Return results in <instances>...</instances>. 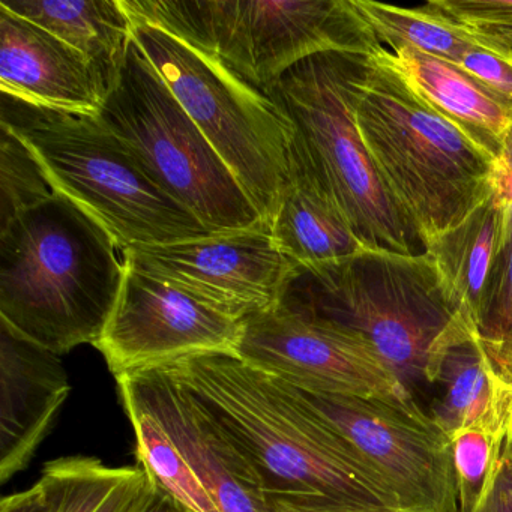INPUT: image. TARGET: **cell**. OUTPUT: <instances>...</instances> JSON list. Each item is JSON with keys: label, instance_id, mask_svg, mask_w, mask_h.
<instances>
[{"label": "cell", "instance_id": "obj_1", "mask_svg": "<svg viewBox=\"0 0 512 512\" xmlns=\"http://www.w3.org/2000/svg\"><path fill=\"white\" fill-rule=\"evenodd\" d=\"M254 461L269 491L404 509L394 491L293 386L229 353L161 365Z\"/></svg>", "mask_w": 512, "mask_h": 512}, {"label": "cell", "instance_id": "obj_2", "mask_svg": "<svg viewBox=\"0 0 512 512\" xmlns=\"http://www.w3.org/2000/svg\"><path fill=\"white\" fill-rule=\"evenodd\" d=\"M118 251L61 194L22 212L0 227V320L58 355L95 346L124 280Z\"/></svg>", "mask_w": 512, "mask_h": 512}, {"label": "cell", "instance_id": "obj_3", "mask_svg": "<svg viewBox=\"0 0 512 512\" xmlns=\"http://www.w3.org/2000/svg\"><path fill=\"white\" fill-rule=\"evenodd\" d=\"M356 124L422 251L493 190L497 157L422 100L379 53L356 88Z\"/></svg>", "mask_w": 512, "mask_h": 512}, {"label": "cell", "instance_id": "obj_4", "mask_svg": "<svg viewBox=\"0 0 512 512\" xmlns=\"http://www.w3.org/2000/svg\"><path fill=\"white\" fill-rule=\"evenodd\" d=\"M0 121L25 140L56 193L91 215L119 250L217 235L155 184L100 116L35 109L4 95Z\"/></svg>", "mask_w": 512, "mask_h": 512}, {"label": "cell", "instance_id": "obj_5", "mask_svg": "<svg viewBox=\"0 0 512 512\" xmlns=\"http://www.w3.org/2000/svg\"><path fill=\"white\" fill-rule=\"evenodd\" d=\"M278 305L361 335L410 392L427 383L434 346L455 316L427 253L364 250L295 266Z\"/></svg>", "mask_w": 512, "mask_h": 512}, {"label": "cell", "instance_id": "obj_6", "mask_svg": "<svg viewBox=\"0 0 512 512\" xmlns=\"http://www.w3.org/2000/svg\"><path fill=\"white\" fill-rule=\"evenodd\" d=\"M122 5L131 19L217 59L263 94L311 56L373 55L383 47L353 0H122Z\"/></svg>", "mask_w": 512, "mask_h": 512}, {"label": "cell", "instance_id": "obj_7", "mask_svg": "<svg viewBox=\"0 0 512 512\" xmlns=\"http://www.w3.org/2000/svg\"><path fill=\"white\" fill-rule=\"evenodd\" d=\"M368 56L328 52L287 70L266 95L290 122L308 164L368 250L415 254V235L371 160L356 124V88Z\"/></svg>", "mask_w": 512, "mask_h": 512}, {"label": "cell", "instance_id": "obj_8", "mask_svg": "<svg viewBox=\"0 0 512 512\" xmlns=\"http://www.w3.org/2000/svg\"><path fill=\"white\" fill-rule=\"evenodd\" d=\"M100 119L176 202L217 235L269 227L136 40Z\"/></svg>", "mask_w": 512, "mask_h": 512}, {"label": "cell", "instance_id": "obj_9", "mask_svg": "<svg viewBox=\"0 0 512 512\" xmlns=\"http://www.w3.org/2000/svg\"><path fill=\"white\" fill-rule=\"evenodd\" d=\"M131 20L140 49L269 226L289 178L290 122L268 95L217 59L157 26Z\"/></svg>", "mask_w": 512, "mask_h": 512}, {"label": "cell", "instance_id": "obj_10", "mask_svg": "<svg viewBox=\"0 0 512 512\" xmlns=\"http://www.w3.org/2000/svg\"><path fill=\"white\" fill-rule=\"evenodd\" d=\"M296 391L391 487L404 509L460 512L451 439L416 401Z\"/></svg>", "mask_w": 512, "mask_h": 512}, {"label": "cell", "instance_id": "obj_11", "mask_svg": "<svg viewBox=\"0 0 512 512\" xmlns=\"http://www.w3.org/2000/svg\"><path fill=\"white\" fill-rule=\"evenodd\" d=\"M236 356L301 391L416 401L361 335L281 305L245 320Z\"/></svg>", "mask_w": 512, "mask_h": 512}, {"label": "cell", "instance_id": "obj_12", "mask_svg": "<svg viewBox=\"0 0 512 512\" xmlns=\"http://www.w3.org/2000/svg\"><path fill=\"white\" fill-rule=\"evenodd\" d=\"M125 262L235 320L271 311L295 266L269 227L176 244L131 247Z\"/></svg>", "mask_w": 512, "mask_h": 512}, {"label": "cell", "instance_id": "obj_13", "mask_svg": "<svg viewBox=\"0 0 512 512\" xmlns=\"http://www.w3.org/2000/svg\"><path fill=\"white\" fill-rule=\"evenodd\" d=\"M242 331L241 320L125 262L115 308L94 347L118 377L206 353L236 356Z\"/></svg>", "mask_w": 512, "mask_h": 512}, {"label": "cell", "instance_id": "obj_14", "mask_svg": "<svg viewBox=\"0 0 512 512\" xmlns=\"http://www.w3.org/2000/svg\"><path fill=\"white\" fill-rule=\"evenodd\" d=\"M116 382L166 428L221 512H274L259 467L205 404L166 370L121 374Z\"/></svg>", "mask_w": 512, "mask_h": 512}, {"label": "cell", "instance_id": "obj_15", "mask_svg": "<svg viewBox=\"0 0 512 512\" xmlns=\"http://www.w3.org/2000/svg\"><path fill=\"white\" fill-rule=\"evenodd\" d=\"M2 95L35 109L100 116L104 91L94 65L40 26L0 8Z\"/></svg>", "mask_w": 512, "mask_h": 512}, {"label": "cell", "instance_id": "obj_16", "mask_svg": "<svg viewBox=\"0 0 512 512\" xmlns=\"http://www.w3.org/2000/svg\"><path fill=\"white\" fill-rule=\"evenodd\" d=\"M61 355L0 320V482L29 466L67 401Z\"/></svg>", "mask_w": 512, "mask_h": 512}, {"label": "cell", "instance_id": "obj_17", "mask_svg": "<svg viewBox=\"0 0 512 512\" xmlns=\"http://www.w3.org/2000/svg\"><path fill=\"white\" fill-rule=\"evenodd\" d=\"M425 380L439 389L430 416L449 437L467 428H511L512 389L494 374L476 326L458 314L434 346Z\"/></svg>", "mask_w": 512, "mask_h": 512}, {"label": "cell", "instance_id": "obj_18", "mask_svg": "<svg viewBox=\"0 0 512 512\" xmlns=\"http://www.w3.org/2000/svg\"><path fill=\"white\" fill-rule=\"evenodd\" d=\"M511 235L512 203L493 185L457 226L424 250L433 262L443 298L476 329L488 280Z\"/></svg>", "mask_w": 512, "mask_h": 512}, {"label": "cell", "instance_id": "obj_19", "mask_svg": "<svg viewBox=\"0 0 512 512\" xmlns=\"http://www.w3.org/2000/svg\"><path fill=\"white\" fill-rule=\"evenodd\" d=\"M437 112L487 146L497 158L512 137V103L460 68L412 47L377 50Z\"/></svg>", "mask_w": 512, "mask_h": 512}, {"label": "cell", "instance_id": "obj_20", "mask_svg": "<svg viewBox=\"0 0 512 512\" xmlns=\"http://www.w3.org/2000/svg\"><path fill=\"white\" fill-rule=\"evenodd\" d=\"M269 229L278 250L293 266L317 265L368 250L334 197L292 146L289 178Z\"/></svg>", "mask_w": 512, "mask_h": 512}, {"label": "cell", "instance_id": "obj_21", "mask_svg": "<svg viewBox=\"0 0 512 512\" xmlns=\"http://www.w3.org/2000/svg\"><path fill=\"white\" fill-rule=\"evenodd\" d=\"M0 8L40 26L82 53L109 91L134 40L122 0H0Z\"/></svg>", "mask_w": 512, "mask_h": 512}, {"label": "cell", "instance_id": "obj_22", "mask_svg": "<svg viewBox=\"0 0 512 512\" xmlns=\"http://www.w3.org/2000/svg\"><path fill=\"white\" fill-rule=\"evenodd\" d=\"M38 482L49 512H131L151 484L142 467H110L82 455L49 461Z\"/></svg>", "mask_w": 512, "mask_h": 512}, {"label": "cell", "instance_id": "obj_23", "mask_svg": "<svg viewBox=\"0 0 512 512\" xmlns=\"http://www.w3.org/2000/svg\"><path fill=\"white\" fill-rule=\"evenodd\" d=\"M119 394L136 434L140 467L152 484L166 491L185 512H221L161 422L130 392L119 389Z\"/></svg>", "mask_w": 512, "mask_h": 512}, {"label": "cell", "instance_id": "obj_24", "mask_svg": "<svg viewBox=\"0 0 512 512\" xmlns=\"http://www.w3.org/2000/svg\"><path fill=\"white\" fill-rule=\"evenodd\" d=\"M353 4L385 49L412 47L457 67L469 50L479 46L469 32L428 4L418 8L394 7L373 0H353Z\"/></svg>", "mask_w": 512, "mask_h": 512}, {"label": "cell", "instance_id": "obj_25", "mask_svg": "<svg viewBox=\"0 0 512 512\" xmlns=\"http://www.w3.org/2000/svg\"><path fill=\"white\" fill-rule=\"evenodd\" d=\"M56 194L25 140L11 125L0 121V227Z\"/></svg>", "mask_w": 512, "mask_h": 512}, {"label": "cell", "instance_id": "obj_26", "mask_svg": "<svg viewBox=\"0 0 512 512\" xmlns=\"http://www.w3.org/2000/svg\"><path fill=\"white\" fill-rule=\"evenodd\" d=\"M478 338L497 379L512 389V235L485 289Z\"/></svg>", "mask_w": 512, "mask_h": 512}, {"label": "cell", "instance_id": "obj_27", "mask_svg": "<svg viewBox=\"0 0 512 512\" xmlns=\"http://www.w3.org/2000/svg\"><path fill=\"white\" fill-rule=\"evenodd\" d=\"M506 434L508 433L496 434L479 428H467L449 437L457 481L458 511L472 512L481 499Z\"/></svg>", "mask_w": 512, "mask_h": 512}, {"label": "cell", "instance_id": "obj_28", "mask_svg": "<svg viewBox=\"0 0 512 512\" xmlns=\"http://www.w3.org/2000/svg\"><path fill=\"white\" fill-rule=\"evenodd\" d=\"M428 7L461 29H512V0H433Z\"/></svg>", "mask_w": 512, "mask_h": 512}, {"label": "cell", "instance_id": "obj_29", "mask_svg": "<svg viewBox=\"0 0 512 512\" xmlns=\"http://www.w3.org/2000/svg\"><path fill=\"white\" fill-rule=\"evenodd\" d=\"M485 88L512 103V62L479 44L469 50L457 65Z\"/></svg>", "mask_w": 512, "mask_h": 512}, {"label": "cell", "instance_id": "obj_30", "mask_svg": "<svg viewBox=\"0 0 512 512\" xmlns=\"http://www.w3.org/2000/svg\"><path fill=\"white\" fill-rule=\"evenodd\" d=\"M472 512H512V427L500 445L490 478Z\"/></svg>", "mask_w": 512, "mask_h": 512}, {"label": "cell", "instance_id": "obj_31", "mask_svg": "<svg viewBox=\"0 0 512 512\" xmlns=\"http://www.w3.org/2000/svg\"><path fill=\"white\" fill-rule=\"evenodd\" d=\"M268 496L274 512H415L409 509L365 508L352 503L338 502L329 497L284 491H268Z\"/></svg>", "mask_w": 512, "mask_h": 512}, {"label": "cell", "instance_id": "obj_32", "mask_svg": "<svg viewBox=\"0 0 512 512\" xmlns=\"http://www.w3.org/2000/svg\"><path fill=\"white\" fill-rule=\"evenodd\" d=\"M0 512H49L43 485L37 482L29 490L4 497Z\"/></svg>", "mask_w": 512, "mask_h": 512}, {"label": "cell", "instance_id": "obj_33", "mask_svg": "<svg viewBox=\"0 0 512 512\" xmlns=\"http://www.w3.org/2000/svg\"><path fill=\"white\" fill-rule=\"evenodd\" d=\"M466 32L485 49L512 62V29H469Z\"/></svg>", "mask_w": 512, "mask_h": 512}, {"label": "cell", "instance_id": "obj_34", "mask_svg": "<svg viewBox=\"0 0 512 512\" xmlns=\"http://www.w3.org/2000/svg\"><path fill=\"white\" fill-rule=\"evenodd\" d=\"M151 481V479H149ZM131 512H185L179 503H176L166 491L158 488L157 485L149 484L148 490L143 494L142 499L137 502Z\"/></svg>", "mask_w": 512, "mask_h": 512}, {"label": "cell", "instance_id": "obj_35", "mask_svg": "<svg viewBox=\"0 0 512 512\" xmlns=\"http://www.w3.org/2000/svg\"><path fill=\"white\" fill-rule=\"evenodd\" d=\"M494 185L508 197L512 203V137L505 151L497 158Z\"/></svg>", "mask_w": 512, "mask_h": 512}]
</instances>
